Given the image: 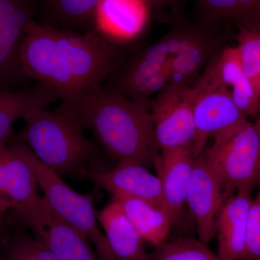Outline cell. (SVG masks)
<instances>
[{
	"instance_id": "ffe728a7",
	"label": "cell",
	"mask_w": 260,
	"mask_h": 260,
	"mask_svg": "<svg viewBox=\"0 0 260 260\" xmlns=\"http://www.w3.org/2000/svg\"><path fill=\"white\" fill-rule=\"evenodd\" d=\"M194 1L195 21L210 28L260 25V0Z\"/></svg>"
},
{
	"instance_id": "3957f363",
	"label": "cell",
	"mask_w": 260,
	"mask_h": 260,
	"mask_svg": "<svg viewBox=\"0 0 260 260\" xmlns=\"http://www.w3.org/2000/svg\"><path fill=\"white\" fill-rule=\"evenodd\" d=\"M24 120L25 126L16 140L27 145L58 175L81 177L90 169L102 171L97 145L66 116L44 109L31 113Z\"/></svg>"
},
{
	"instance_id": "ba28073f",
	"label": "cell",
	"mask_w": 260,
	"mask_h": 260,
	"mask_svg": "<svg viewBox=\"0 0 260 260\" xmlns=\"http://www.w3.org/2000/svg\"><path fill=\"white\" fill-rule=\"evenodd\" d=\"M170 59L162 38L125 58L104 83L149 111L150 102L169 83Z\"/></svg>"
},
{
	"instance_id": "6da1fadb",
	"label": "cell",
	"mask_w": 260,
	"mask_h": 260,
	"mask_svg": "<svg viewBox=\"0 0 260 260\" xmlns=\"http://www.w3.org/2000/svg\"><path fill=\"white\" fill-rule=\"evenodd\" d=\"M126 54L120 44L95 30H60L31 19L25 26L20 61L28 79L69 102L105 83Z\"/></svg>"
},
{
	"instance_id": "d4e9b609",
	"label": "cell",
	"mask_w": 260,
	"mask_h": 260,
	"mask_svg": "<svg viewBox=\"0 0 260 260\" xmlns=\"http://www.w3.org/2000/svg\"><path fill=\"white\" fill-rule=\"evenodd\" d=\"M154 260H223L200 241L177 239L159 246Z\"/></svg>"
},
{
	"instance_id": "d6986e66",
	"label": "cell",
	"mask_w": 260,
	"mask_h": 260,
	"mask_svg": "<svg viewBox=\"0 0 260 260\" xmlns=\"http://www.w3.org/2000/svg\"><path fill=\"white\" fill-rule=\"evenodd\" d=\"M56 100H59L57 95L39 83L23 90L0 89V145L9 141L15 121L47 109Z\"/></svg>"
},
{
	"instance_id": "5bb4252c",
	"label": "cell",
	"mask_w": 260,
	"mask_h": 260,
	"mask_svg": "<svg viewBox=\"0 0 260 260\" xmlns=\"http://www.w3.org/2000/svg\"><path fill=\"white\" fill-rule=\"evenodd\" d=\"M150 8L145 0H100L94 30L122 45L140 37L146 28Z\"/></svg>"
},
{
	"instance_id": "7a4b0ae2",
	"label": "cell",
	"mask_w": 260,
	"mask_h": 260,
	"mask_svg": "<svg viewBox=\"0 0 260 260\" xmlns=\"http://www.w3.org/2000/svg\"><path fill=\"white\" fill-rule=\"evenodd\" d=\"M80 129L93 130L109 155L119 162L155 166L160 155L149 111L105 84L89 89L56 109Z\"/></svg>"
},
{
	"instance_id": "ac0fdd59",
	"label": "cell",
	"mask_w": 260,
	"mask_h": 260,
	"mask_svg": "<svg viewBox=\"0 0 260 260\" xmlns=\"http://www.w3.org/2000/svg\"><path fill=\"white\" fill-rule=\"evenodd\" d=\"M215 68L221 83L232 95L233 101L246 117L260 114V98L244 74L238 48L223 47L215 54Z\"/></svg>"
},
{
	"instance_id": "52a82bcc",
	"label": "cell",
	"mask_w": 260,
	"mask_h": 260,
	"mask_svg": "<svg viewBox=\"0 0 260 260\" xmlns=\"http://www.w3.org/2000/svg\"><path fill=\"white\" fill-rule=\"evenodd\" d=\"M207 164L218 181L224 200L242 189L260 184V130L249 122L204 150Z\"/></svg>"
},
{
	"instance_id": "484cf974",
	"label": "cell",
	"mask_w": 260,
	"mask_h": 260,
	"mask_svg": "<svg viewBox=\"0 0 260 260\" xmlns=\"http://www.w3.org/2000/svg\"><path fill=\"white\" fill-rule=\"evenodd\" d=\"M242 260H260V189L249 208Z\"/></svg>"
},
{
	"instance_id": "e0dca14e",
	"label": "cell",
	"mask_w": 260,
	"mask_h": 260,
	"mask_svg": "<svg viewBox=\"0 0 260 260\" xmlns=\"http://www.w3.org/2000/svg\"><path fill=\"white\" fill-rule=\"evenodd\" d=\"M116 260H154L145 251L143 239L130 223L121 205L111 202L96 212Z\"/></svg>"
},
{
	"instance_id": "7402d4cb",
	"label": "cell",
	"mask_w": 260,
	"mask_h": 260,
	"mask_svg": "<svg viewBox=\"0 0 260 260\" xmlns=\"http://www.w3.org/2000/svg\"><path fill=\"white\" fill-rule=\"evenodd\" d=\"M100 0H40L39 23L60 30L93 31Z\"/></svg>"
},
{
	"instance_id": "5b68a950",
	"label": "cell",
	"mask_w": 260,
	"mask_h": 260,
	"mask_svg": "<svg viewBox=\"0 0 260 260\" xmlns=\"http://www.w3.org/2000/svg\"><path fill=\"white\" fill-rule=\"evenodd\" d=\"M216 53L211 56L193 85L196 129L192 143L194 158L204 151L210 138L225 139L249 123L233 101L229 90L219 79L215 68Z\"/></svg>"
},
{
	"instance_id": "2e32d148",
	"label": "cell",
	"mask_w": 260,
	"mask_h": 260,
	"mask_svg": "<svg viewBox=\"0 0 260 260\" xmlns=\"http://www.w3.org/2000/svg\"><path fill=\"white\" fill-rule=\"evenodd\" d=\"M249 189L236 191L224 201L216 218L218 254L223 260H242L248 214L252 199Z\"/></svg>"
},
{
	"instance_id": "603a6c76",
	"label": "cell",
	"mask_w": 260,
	"mask_h": 260,
	"mask_svg": "<svg viewBox=\"0 0 260 260\" xmlns=\"http://www.w3.org/2000/svg\"><path fill=\"white\" fill-rule=\"evenodd\" d=\"M112 197L113 201L121 205L126 218L143 240L156 247L165 244L173 223L169 213L129 195L114 194Z\"/></svg>"
},
{
	"instance_id": "4fadbf2b",
	"label": "cell",
	"mask_w": 260,
	"mask_h": 260,
	"mask_svg": "<svg viewBox=\"0 0 260 260\" xmlns=\"http://www.w3.org/2000/svg\"><path fill=\"white\" fill-rule=\"evenodd\" d=\"M224 201L220 184L203 152L193 162L186 203L196 222L200 241L203 244H208L216 236L215 223Z\"/></svg>"
},
{
	"instance_id": "4316f807",
	"label": "cell",
	"mask_w": 260,
	"mask_h": 260,
	"mask_svg": "<svg viewBox=\"0 0 260 260\" xmlns=\"http://www.w3.org/2000/svg\"><path fill=\"white\" fill-rule=\"evenodd\" d=\"M8 260H59L35 237H23L12 246Z\"/></svg>"
},
{
	"instance_id": "44dd1931",
	"label": "cell",
	"mask_w": 260,
	"mask_h": 260,
	"mask_svg": "<svg viewBox=\"0 0 260 260\" xmlns=\"http://www.w3.org/2000/svg\"><path fill=\"white\" fill-rule=\"evenodd\" d=\"M9 145L6 197L11 202L15 213L23 220L42 203L38 193L37 178L28 162L19 154L14 144Z\"/></svg>"
},
{
	"instance_id": "f546056e",
	"label": "cell",
	"mask_w": 260,
	"mask_h": 260,
	"mask_svg": "<svg viewBox=\"0 0 260 260\" xmlns=\"http://www.w3.org/2000/svg\"><path fill=\"white\" fill-rule=\"evenodd\" d=\"M148 4L149 8L151 9H158L164 8L171 4H174L179 0H145Z\"/></svg>"
},
{
	"instance_id": "4dcf8cb0",
	"label": "cell",
	"mask_w": 260,
	"mask_h": 260,
	"mask_svg": "<svg viewBox=\"0 0 260 260\" xmlns=\"http://www.w3.org/2000/svg\"><path fill=\"white\" fill-rule=\"evenodd\" d=\"M254 124L258 129L260 130V114L259 116H258L257 119H256L255 122L254 123Z\"/></svg>"
},
{
	"instance_id": "9a60e30c",
	"label": "cell",
	"mask_w": 260,
	"mask_h": 260,
	"mask_svg": "<svg viewBox=\"0 0 260 260\" xmlns=\"http://www.w3.org/2000/svg\"><path fill=\"white\" fill-rule=\"evenodd\" d=\"M192 143L162 150L155 166L173 223L186 203L194 162Z\"/></svg>"
},
{
	"instance_id": "f1b7e54d",
	"label": "cell",
	"mask_w": 260,
	"mask_h": 260,
	"mask_svg": "<svg viewBox=\"0 0 260 260\" xmlns=\"http://www.w3.org/2000/svg\"><path fill=\"white\" fill-rule=\"evenodd\" d=\"M12 208H13V205L8 198L0 195V229H1L5 214Z\"/></svg>"
},
{
	"instance_id": "83f0119b",
	"label": "cell",
	"mask_w": 260,
	"mask_h": 260,
	"mask_svg": "<svg viewBox=\"0 0 260 260\" xmlns=\"http://www.w3.org/2000/svg\"><path fill=\"white\" fill-rule=\"evenodd\" d=\"M8 143L0 145V195L5 197H6L7 181H8V154H9V145Z\"/></svg>"
},
{
	"instance_id": "30bf717a",
	"label": "cell",
	"mask_w": 260,
	"mask_h": 260,
	"mask_svg": "<svg viewBox=\"0 0 260 260\" xmlns=\"http://www.w3.org/2000/svg\"><path fill=\"white\" fill-rule=\"evenodd\" d=\"M22 221L31 229L34 237L59 260H101L90 241L59 218L44 198L39 209Z\"/></svg>"
},
{
	"instance_id": "7c38bea8",
	"label": "cell",
	"mask_w": 260,
	"mask_h": 260,
	"mask_svg": "<svg viewBox=\"0 0 260 260\" xmlns=\"http://www.w3.org/2000/svg\"><path fill=\"white\" fill-rule=\"evenodd\" d=\"M81 177L92 181L97 188L104 189L111 195H129L144 200L170 215L160 179L143 166L119 162L115 168L109 170L85 171Z\"/></svg>"
},
{
	"instance_id": "8992f818",
	"label": "cell",
	"mask_w": 260,
	"mask_h": 260,
	"mask_svg": "<svg viewBox=\"0 0 260 260\" xmlns=\"http://www.w3.org/2000/svg\"><path fill=\"white\" fill-rule=\"evenodd\" d=\"M170 28L162 37L170 59L169 83L193 85L211 56L223 47L220 30L191 22L176 9L167 17Z\"/></svg>"
},
{
	"instance_id": "9c48e42d",
	"label": "cell",
	"mask_w": 260,
	"mask_h": 260,
	"mask_svg": "<svg viewBox=\"0 0 260 260\" xmlns=\"http://www.w3.org/2000/svg\"><path fill=\"white\" fill-rule=\"evenodd\" d=\"M194 86L169 83L152 99L149 112L160 150L191 144L195 129Z\"/></svg>"
},
{
	"instance_id": "8fae6325",
	"label": "cell",
	"mask_w": 260,
	"mask_h": 260,
	"mask_svg": "<svg viewBox=\"0 0 260 260\" xmlns=\"http://www.w3.org/2000/svg\"><path fill=\"white\" fill-rule=\"evenodd\" d=\"M36 11L34 0H0V89L28 80L20 61L25 26Z\"/></svg>"
},
{
	"instance_id": "cb8c5ba5",
	"label": "cell",
	"mask_w": 260,
	"mask_h": 260,
	"mask_svg": "<svg viewBox=\"0 0 260 260\" xmlns=\"http://www.w3.org/2000/svg\"><path fill=\"white\" fill-rule=\"evenodd\" d=\"M237 40L244 74L260 98V25L238 27Z\"/></svg>"
},
{
	"instance_id": "277c9868",
	"label": "cell",
	"mask_w": 260,
	"mask_h": 260,
	"mask_svg": "<svg viewBox=\"0 0 260 260\" xmlns=\"http://www.w3.org/2000/svg\"><path fill=\"white\" fill-rule=\"evenodd\" d=\"M15 148L35 174L44 199L51 210L93 243L101 260H116L105 234L98 223L93 196L76 192L60 176L43 164L27 145L15 142Z\"/></svg>"
}]
</instances>
